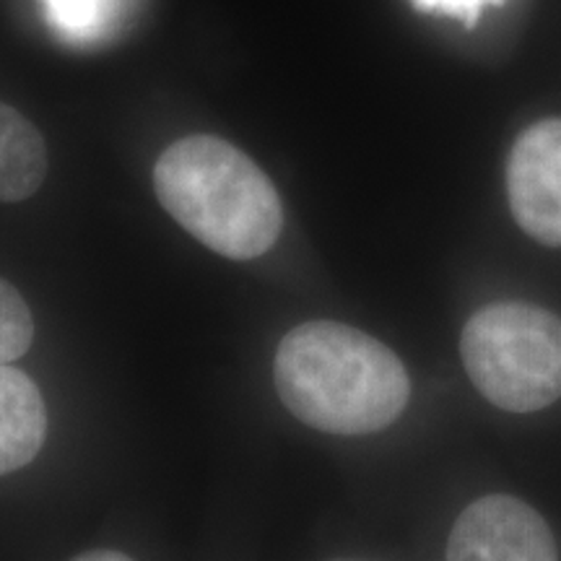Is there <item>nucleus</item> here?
<instances>
[{
  "mask_svg": "<svg viewBox=\"0 0 561 561\" xmlns=\"http://www.w3.org/2000/svg\"><path fill=\"white\" fill-rule=\"evenodd\" d=\"M460 356L496 409L536 413L561 398V318L530 301L481 307L462 328Z\"/></svg>",
  "mask_w": 561,
  "mask_h": 561,
  "instance_id": "7ed1b4c3",
  "label": "nucleus"
},
{
  "mask_svg": "<svg viewBox=\"0 0 561 561\" xmlns=\"http://www.w3.org/2000/svg\"><path fill=\"white\" fill-rule=\"evenodd\" d=\"M413 3L424 11L450 13V16L473 21L481 13V9H486L491 3H500V0H413Z\"/></svg>",
  "mask_w": 561,
  "mask_h": 561,
  "instance_id": "9d476101",
  "label": "nucleus"
},
{
  "mask_svg": "<svg viewBox=\"0 0 561 561\" xmlns=\"http://www.w3.org/2000/svg\"><path fill=\"white\" fill-rule=\"evenodd\" d=\"M55 24L70 34L96 30L110 0H47Z\"/></svg>",
  "mask_w": 561,
  "mask_h": 561,
  "instance_id": "1a4fd4ad",
  "label": "nucleus"
},
{
  "mask_svg": "<svg viewBox=\"0 0 561 561\" xmlns=\"http://www.w3.org/2000/svg\"><path fill=\"white\" fill-rule=\"evenodd\" d=\"M70 561H136V559H130L128 553H123V551L96 549V551L81 553V557H76V559H70Z\"/></svg>",
  "mask_w": 561,
  "mask_h": 561,
  "instance_id": "9b49d317",
  "label": "nucleus"
},
{
  "mask_svg": "<svg viewBox=\"0 0 561 561\" xmlns=\"http://www.w3.org/2000/svg\"><path fill=\"white\" fill-rule=\"evenodd\" d=\"M447 561H559L553 533L528 502L489 494L460 512Z\"/></svg>",
  "mask_w": 561,
  "mask_h": 561,
  "instance_id": "20e7f679",
  "label": "nucleus"
},
{
  "mask_svg": "<svg viewBox=\"0 0 561 561\" xmlns=\"http://www.w3.org/2000/svg\"><path fill=\"white\" fill-rule=\"evenodd\" d=\"M153 187L187 234L229 261L268 252L284 229V206L268 174L219 136H187L161 153Z\"/></svg>",
  "mask_w": 561,
  "mask_h": 561,
  "instance_id": "f03ea898",
  "label": "nucleus"
},
{
  "mask_svg": "<svg viewBox=\"0 0 561 561\" xmlns=\"http://www.w3.org/2000/svg\"><path fill=\"white\" fill-rule=\"evenodd\" d=\"M507 195L515 221L525 234L561 248V121L530 125L512 146Z\"/></svg>",
  "mask_w": 561,
  "mask_h": 561,
  "instance_id": "39448f33",
  "label": "nucleus"
},
{
  "mask_svg": "<svg viewBox=\"0 0 561 561\" xmlns=\"http://www.w3.org/2000/svg\"><path fill=\"white\" fill-rule=\"evenodd\" d=\"M273 382L301 424L341 437L388 430L411 398L403 362L375 335L335 320L291 328L276 348Z\"/></svg>",
  "mask_w": 561,
  "mask_h": 561,
  "instance_id": "f257e3e1",
  "label": "nucleus"
},
{
  "mask_svg": "<svg viewBox=\"0 0 561 561\" xmlns=\"http://www.w3.org/2000/svg\"><path fill=\"white\" fill-rule=\"evenodd\" d=\"M34 341V318L24 297L0 278V364L21 359Z\"/></svg>",
  "mask_w": 561,
  "mask_h": 561,
  "instance_id": "6e6552de",
  "label": "nucleus"
},
{
  "mask_svg": "<svg viewBox=\"0 0 561 561\" xmlns=\"http://www.w3.org/2000/svg\"><path fill=\"white\" fill-rule=\"evenodd\" d=\"M45 178V138L19 110L0 102V203L32 198Z\"/></svg>",
  "mask_w": 561,
  "mask_h": 561,
  "instance_id": "0eeeda50",
  "label": "nucleus"
},
{
  "mask_svg": "<svg viewBox=\"0 0 561 561\" xmlns=\"http://www.w3.org/2000/svg\"><path fill=\"white\" fill-rule=\"evenodd\" d=\"M47 437V405L37 382L11 364H0V476L37 458Z\"/></svg>",
  "mask_w": 561,
  "mask_h": 561,
  "instance_id": "423d86ee",
  "label": "nucleus"
}]
</instances>
